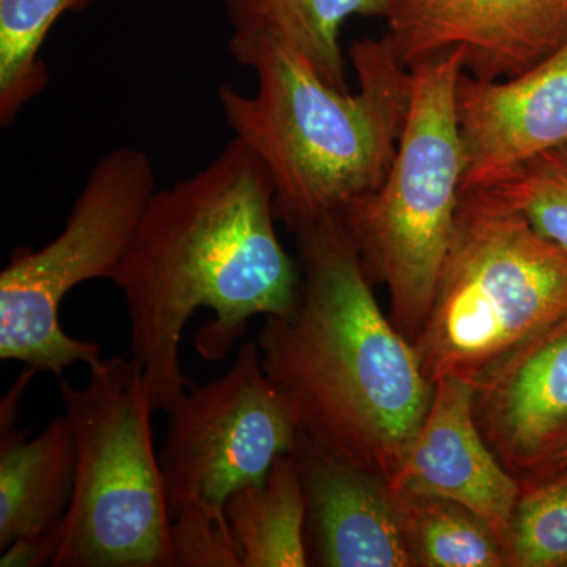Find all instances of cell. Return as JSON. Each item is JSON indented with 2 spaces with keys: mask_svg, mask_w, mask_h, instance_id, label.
<instances>
[{
  "mask_svg": "<svg viewBox=\"0 0 567 567\" xmlns=\"http://www.w3.org/2000/svg\"><path fill=\"white\" fill-rule=\"evenodd\" d=\"M275 193L259 159L234 140L192 177L156 189L112 282L126 301L132 358L153 409L169 412L192 382L182 336L200 308L215 319L197 331L205 361H223L254 316H290L300 262L275 227Z\"/></svg>",
  "mask_w": 567,
  "mask_h": 567,
  "instance_id": "obj_1",
  "label": "cell"
},
{
  "mask_svg": "<svg viewBox=\"0 0 567 567\" xmlns=\"http://www.w3.org/2000/svg\"><path fill=\"white\" fill-rule=\"evenodd\" d=\"M297 235L301 289L290 316H267L265 374L309 445L390 483L434 395L413 341L372 292L341 215Z\"/></svg>",
  "mask_w": 567,
  "mask_h": 567,
  "instance_id": "obj_2",
  "label": "cell"
},
{
  "mask_svg": "<svg viewBox=\"0 0 567 567\" xmlns=\"http://www.w3.org/2000/svg\"><path fill=\"white\" fill-rule=\"evenodd\" d=\"M229 51L256 74L257 92L223 84L219 107L235 140L267 171L276 218L295 234L382 185L415 89V73L399 61L388 35L350 47L354 93L328 84L298 52L265 33L233 35Z\"/></svg>",
  "mask_w": 567,
  "mask_h": 567,
  "instance_id": "obj_3",
  "label": "cell"
},
{
  "mask_svg": "<svg viewBox=\"0 0 567 567\" xmlns=\"http://www.w3.org/2000/svg\"><path fill=\"white\" fill-rule=\"evenodd\" d=\"M566 316V249L492 189H464L431 311L413 339L427 379L476 386Z\"/></svg>",
  "mask_w": 567,
  "mask_h": 567,
  "instance_id": "obj_4",
  "label": "cell"
},
{
  "mask_svg": "<svg viewBox=\"0 0 567 567\" xmlns=\"http://www.w3.org/2000/svg\"><path fill=\"white\" fill-rule=\"evenodd\" d=\"M61 394L76 470L51 566L169 567L173 518L140 363L103 360L84 388L61 380Z\"/></svg>",
  "mask_w": 567,
  "mask_h": 567,
  "instance_id": "obj_5",
  "label": "cell"
},
{
  "mask_svg": "<svg viewBox=\"0 0 567 567\" xmlns=\"http://www.w3.org/2000/svg\"><path fill=\"white\" fill-rule=\"evenodd\" d=\"M413 73L412 106L390 173L339 212L365 275L385 284L391 320L410 341L431 311L465 173L456 114L461 61L451 55Z\"/></svg>",
  "mask_w": 567,
  "mask_h": 567,
  "instance_id": "obj_6",
  "label": "cell"
},
{
  "mask_svg": "<svg viewBox=\"0 0 567 567\" xmlns=\"http://www.w3.org/2000/svg\"><path fill=\"white\" fill-rule=\"evenodd\" d=\"M156 192L147 153L118 147L93 166L62 233L40 249L18 248L0 274V358L62 375L102 363L96 342L71 338L61 306L82 282L114 279Z\"/></svg>",
  "mask_w": 567,
  "mask_h": 567,
  "instance_id": "obj_7",
  "label": "cell"
},
{
  "mask_svg": "<svg viewBox=\"0 0 567 567\" xmlns=\"http://www.w3.org/2000/svg\"><path fill=\"white\" fill-rule=\"evenodd\" d=\"M167 413L158 457L171 518L193 505L224 513L235 491L264 481L301 436L254 342L240 347L226 374L192 383Z\"/></svg>",
  "mask_w": 567,
  "mask_h": 567,
  "instance_id": "obj_8",
  "label": "cell"
},
{
  "mask_svg": "<svg viewBox=\"0 0 567 567\" xmlns=\"http://www.w3.org/2000/svg\"><path fill=\"white\" fill-rule=\"evenodd\" d=\"M383 20L406 69L456 55L483 81L518 76L567 40V0H385Z\"/></svg>",
  "mask_w": 567,
  "mask_h": 567,
  "instance_id": "obj_9",
  "label": "cell"
},
{
  "mask_svg": "<svg viewBox=\"0 0 567 567\" xmlns=\"http://www.w3.org/2000/svg\"><path fill=\"white\" fill-rule=\"evenodd\" d=\"M475 394L476 386L457 377L436 380L423 425L388 487L458 503L483 518L506 550L522 483L484 439Z\"/></svg>",
  "mask_w": 567,
  "mask_h": 567,
  "instance_id": "obj_10",
  "label": "cell"
},
{
  "mask_svg": "<svg viewBox=\"0 0 567 567\" xmlns=\"http://www.w3.org/2000/svg\"><path fill=\"white\" fill-rule=\"evenodd\" d=\"M488 446L520 483L555 472L567 445V316L476 385Z\"/></svg>",
  "mask_w": 567,
  "mask_h": 567,
  "instance_id": "obj_11",
  "label": "cell"
},
{
  "mask_svg": "<svg viewBox=\"0 0 567 567\" xmlns=\"http://www.w3.org/2000/svg\"><path fill=\"white\" fill-rule=\"evenodd\" d=\"M456 114L465 162L462 192L566 147L567 40L511 80H476L462 71Z\"/></svg>",
  "mask_w": 567,
  "mask_h": 567,
  "instance_id": "obj_12",
  "label": "cell"
},
{
  "mask_svg": "<svg viewBox=\"0 0 567 567\" xmlns=\"http://www.w3.org/2000/svg\"><path fill=\"white\" fill-rule=\"evenodd\" d=\"M306 495V543L324 567L415 566L385 480L309 445L293 451Z\"/></svg>",
  "mask_w": 567,
  "mask_h": 567,
  "instance_id": "obj_13",
  "label": "cell"
},
{
  "mask_svg": "<svg viewBox=\"0 0 567 567\" xmlns=\"http://www.w3.org/2000/svg\"><path fill=\"white\" fill-rule=\"evenodd\" d=\"M2 431L0 443V548L20 537L51 535L69 511L76 443L66 416L35 439Z\"/></svg>",
  "mask_w": 567,
  "mask_h": 567,
  "instance_id": "obj_14",
  "label": "cell"
},
{
  "mask_svg": "<svg viewBox=\"0 0 567 567\" xmlns=\"http://www.w3.org/2000/svg\"><path fill=\"white\" fill-rule=\"evenodd\" d=\"M233 35L265 33L298 52L328 84L349 91L341 29L353 17H385V0H219Z\"/></svg>",
  "mask_w": 567,
  "mask_h": 567,
  "instance_id": "obj_15",
  "label": "cell"
},
{
  "mask_svg": "<svg viewBox=\"0 0 567 567\" xmlns=\"http://www.w3.org/2000/svg\"><path fill=\"white\" fill-rule=\"evenodd\" d=\"M224 514L240 548L244 567H303L306 495L293 454L276 458L260 483L235 491Z\"/></svg>",
  "mask_w": 567,
  "mask_h": 567,
  "instance_id": "obj_16",
  "label": "cell"
},
{
  "mask_svg": "<svg viewBox=\"0 0 567 567\" xmlns=\"http://www.w3.org/2000/svg\"><path fill=\"white\" fill-rule=\"evenodd\" d=\"M394 496L415 566H509L502 540L472 511L439 496Z\"/></svg>",
  "mask_w": 567,
  "mask_h": 567,
  "instance_id": "obj_17",
  "label": "cell"
},
{
  "mask_svg": "<svg viewBox=\"0 0 567 567\" xmlns=\"http://www.w3.org/2000/svg\"><path fill=\"white\" fill-rule=\"evenodd\" d=\"M93 0H0V123L10 128L25 104L44 92L50 74L41 48L65 13Z\"/></svg>",
  "mask_w": 567,
  "mask_h": 567,
  "instance_id": "obj_18",
  "label": "cell"
},
{
  "mask_svg": "<svg viewBox=\"0 0 567 567\" xmlns=\"http://www.w3.org/2000/svg\"><path fill=\"white\" fill-rule=\"evenodd\" d=\"M506 551L509 566H567V466L522 483Z\"/></svg>",
  "mask_w": 567,
  "mask_h": 567,
  "instance_id": "obj_19",
  "label": "cell"
},
{
  "mask_svg": "<svg viewBox=\"0 0 567 567\" xmlns=\"http://www.w3.org/2000/svg\"><path fill=\"white\" fill-rule=\"evenodd\" d=\"M483 186L567 251V145L518 164Z\"/></svg>",
  "mask_w": 567,
  "mask_h": 567,
  "instance_id": "obj_20",
  "label": "cell"
},
{
  "mask_svg": "<svg viewBox=\"0 0 567 567\" xmlns=\"http://www.w3.org/2000/svg\"><path fill=\"white\" fill-rule=\"evenodd\" d=\"M169 567H244L226 514L183 507L171 525Z\"/></svg>",
  "mask_w": 567,
  "mask_h": 567,
  "instance_id": "obj_21",
  "label": "cell"
},
{
  "mask_svg": "<svg viewBox=\"0 0 567 567\" xmlns=\"http://www.w3.org/2000/svg\"><path fill=\"white\" fill-rule=\"evenodd\" d=\"M0 566L2 567H39L52 565L55 554L54 535L20 537L3 548Z\"/></svg>",
  "mask_w": 567,
  "mask_h": 567,
  "instance_id": "obj_22",
  "label": "cell"
},
{
  "mask_svg": "<svg viewBox=\"0 0 567 567\" xmlns=\"http://www.w3.org/2000/svg\"><path fill=\"white\" fill-rule=\"evenodd\" d=\"M565 466H567V445L565 450H563L561 456L558 458L557 470L565 468Z\"/></svg>",
  "mask_w": 567,
  "mask_h": 567,
  "instance_id": "obj_23",
  "label": "cell"
}]
</instances>
